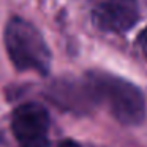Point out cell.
Masks as SVG:
<instances>
[{
    "mask_svg": "<svg viewBox=\"0 0 147 147\" xmlns=\"http://www.w3.org/2000/svg\"><path fill=\"white\" fill-rule=\"evenodd\" d=\"M86 86L92 100L108 106L109 112L123 125H138L144 120L146 103L134 84L103 71H90Z\"/></svg>",
    "mask_w": 147,
    "mask_h": 147,
    "instance_id": "1",
    "label": "cell"
},
{
    "mask_svg": "<svg viewBox=\"0 0 147 147\" xmlns=\"http://www.w3.org/2000/svg\"><path fill=\"white\" fill-rule=\"evenodd\" d=\"M5 48L13 65L21 71L46 74L51 68V51L33 24L13 18L5 29Z\"/></svg>",
    "mask_w": 147,
    "mask_h": 147,
    "instance_id": "2",
    "label": "cell"
},
{
    "mask_svg": "<svg viewBox=\"0 0 147 147\" xmlns=\"http://www.w3.org/2000/svg\"><path fill=\"white\" fill-rule=\"evenodd\" d=\"M93 22L106 32H127L136 24L134 0H106L93 10Z\"/></svg>",
    "mask_w": 147,
    "mask_h": 147,
    "instance_id": "3",
    "label": "cell"
},
{
    "mask_svg": "<svg viewBox=\"0 0 147 147\" xmlns=\"http://www.w3.org/2000/svg\"><path fill=\"white\" fill-rule=\"evenodd\" d=\"M49 123V112L38 103H26L19 106L11 117V130L21 142L45 136Z\"/></svg>",
    "mask_w": 147,
    "mask_h": 147,
    "instance_id": "4",
    "label": "cell"
},
{
    "mask_svg": "<svg viewBox=\"0 0 147 147\" xmlns=\"http://www.w3.org/2000/svg\"><path fill=\"white\" fill-rule=\"evenodd\" d=\"M21 147H51V144L46 139V136H40V138H35V139L22 141Z\"/></svg>",
    "mask_w": 147,
    "mask_h": 147,
    "instance_id": "5",
    "label": "cell"
},
{
    "mask_svg": "<svg viewBox=\"0 0 147 147\" xmlns=\"http://www.w3.org/2000/svg\"><path fill=\"white\" fill-rule=\"evenodd\" d=\"M138 45H139V48L142 49L144 52H147V27L139 33V36H138Z\"/></svg>",
    "mask_w": 147,
    "mask_h": 147,
    "instance_id": "6",
    "label": "cell"
},
{
    "mask_svg": "<svg viewBox=\"0 0 147 147\" xmlns=\"http://www.w3.org/2000/svg\"><path fill=\"white\" fill-rule=\"evenodd\" d=\"M59 147H81V146L74 141H63V142L59 144Z\"/></svg>",
    "mask_w": 147,
    "mask_h": 147,
    "instance_id": "7",
    "label": "cell"
}]
</instances>
